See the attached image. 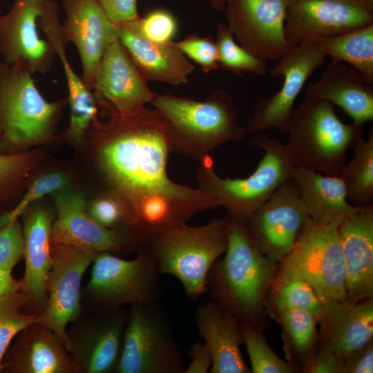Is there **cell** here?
Instances as JSON below:
<instances>
[{"label":"cell","mask_w":373,"mask_h":373,"mask_svg":"<svg viewBox=\"0 0 373 373\" xmlns=\"http://www.w3.org/2000/svg\"><path fill=\"white\" fill-rule=\"evenodd\" d=\"M111 117L99 126V162L113 189L131 213L163 199L206 203L218 202L200 188L178 184L166 173L171 131L165 119L145 106L118 111L104 101Z\"/></svg>","instance_id":"cell-1"},{"label":"cell","mask_w":373,"mask_h":373,"mask_svg":"<svg viewBox=\"0 0 373 373\" xmlns=\"http://www.w3.org/2000/svg\"><path fill=\"white\" fill-rule=\"evenodd\" d=\"M228 244L224 256L209 270L207 291L213 301L262 330L265 301L278 262L264 255L242 222L227 214Z\"/></svg>","instance_id":"cell-2"},{"label":"cell","mask_w":373,"mask_h":373,"mask_svg":"<svg viewBox=\"0 0 373 373\" xmlns=\"http://www.w3.org/2000/svg\"><path fill=\"white\" fill-rule=\"evenodd\" d=\"M151 104L171 131V152L202 162L209 153L230 141H241L248 133L238 124L231 94L216 90L204 100L155 93Z\"/></svg>","instance_id":"cell-3"},{"label":"cell","mask_w":373,"mask_h":373,"mask_svg":"<svg viewBox=\"0 0 373 373\" xmlns=\"http://www.w3.org/2000/svg\"><path fill=\"white\" fill-rule=\"evenodd\" d=\"M285 144L294 166L324 175L338 176L345 155L362 136V126L342 122L334 106L315 98L304 97L294 108Z\"/></svg>","instance_id":"cell-4"},{"label":"cell","mask_w":373,"mask_h":373,"mask_svg":"<svg viewBox=\"0 0 373 373\" xmlns=\"http://www.w3.org/2000/svg\"><path fill=\"white\" fill-rule=\"evenodd\" d=\"M227 244L225 216L202 226L185 224L157 232L151 238L147 251L160 273L177 278L188 298L195 300L207 291L209 270L224 254Z\"/></svg>","instance_id":"cell-5"},{"label":"cell","mask_w":373,"mask_h":373,"mask_svg":"<svg viewBox=\"0 0 373 373\" xmlns=\"http://www.w3.org/2000/svg\"><path fill=\"white\" fill-rule=\"evenodd\" d=\"M250 144L264 151L255 171L245 178H222L215 171L210 157L200 162L198 188L224 207L227 214L244 223L284 182L294 167L285 144L271 136L256 133Z\"/></svg>","instance_id":"cell-6"},{"label":"cell","mask_w":373,"mask_h":373,"mask_svg":"<svg viewBox=\"0 0 373 373\" xmlns=\"http://www.w3.org/2000/svg\"><path fill=\"white\" fill-rule=\"evenodd\" d=\"M337 224L308 218L292 249L277 265L275 276L301 278L327 308L346 301L345 269Z\"/></svg>","instance_id":"cell-7"},{"label":"cell","mask_w":373,"mask_h":373,"mask_svg":"<svg viewBox=\"0 0 373 373\" xmlns=\"http://www.w3.org/2000/svg\"><path fill=\"white\" fill-rule=\"evenodd\" d=\"M182 353L158 302L131 305L116 373H184Z\"/></svg>","instance_id":"cell-8"},{"label":"cell","mask_w":373,"mask_h":373,"mask_svg":"<svg viewBox=\"0 0 373 373\" xmlns=\"http://www.w3.org/2000/svg\"><path fill=\"white\" fill-rule=\"evenodd\" d=\"M61 104L46 101L27 69L0 60V127L4 145L20 147L45 140Z\"/></svg>","instance_id":"cell-9"},{"label":"cell","mask_w":373,"mask_h":373,"mask_svg":"<svg viewBox=\"0 0 373 373\" xmlns=\"http://www.w3.org/2000/svg\"><path fill=\"white\" fill-rule=\"evenodd\" d=\"M92 264L86 291L99 308L158 302L164 296L161 274L147 250L131 260L102 251Z\"/></svg>","instance_id":"cell-10"},{"label":"cell","mask_w":373,"mask_h":373,"mask_svg":"<svg viewBox=\"0 0 373 373\" xmlns=\"http://www.w3.org/2000/svg\"><path fill=\"white\" fill-rule=\"evenodd\" d=\"M325 57L315 41L298 44L278 58L269 73L274 77L283 78L282 87L276 93L258 100L247 120V132L256 134L275 128L287 133L296 99Z\"/></svg>","instance_id":"cell-11"},{"label":"cell","mask_w":373,"mask_h":373,"mask_svg":"<svg viewBox=\"0 0 373 373\" xmlns=\"http://www.w3.org/2000/svg\"><path fill=\"white\" fill-rule=\"evenodd\" d=\"M372 23L370 0H286L285 31L292 46Z\"/></svg>","instance_id":"cell-12"},{"label":"cell","mask_w":373,"mask_h":373,"mask_svg":"<svg viewBox=\"0 0 373 373\" xmlns=\"http://www.w3.org/2000/svg\"><path fill=\"white\" fill-rule=\"evenodd\" d=\"M309 218L291 178L281 184L244 222L260 251L278 262L294 247Z\"/></svg>","instance_id":"cell-13"},{"label":"cell","mask_w":373,"mask_h":373,"mask_svg":"<svg viewBox=\"0 0 373 373\" xmlns=\"http://www.w3.org/2000/svg\"><path fill=\"white\" fill-rule=\"evenodd\" d=\"M97 254L69 245H52L47 302L38 314V322L53 331L66 345L67 326L77 319L81 311L83 276Z\"/></svg>","instance_id":"cell-14"},{"label":"cell","mask_w":373,"mask_h":373,"mask_svg":"<svg viewBox=\"0 0 373 373\" xmlns=\"http://www.w3.org/2000/svg\"><path fill=\"white\" fill-rule=\"evenodd\" d=\"M55 203L57 216L52 227V245L97 253L131 250L138 254L147 250L149 241L140 233L108 229L97 222L86 213L84 200L79 193H59Z\"/></svg>","instance_id":"cell-15"},{"label":"cell","mask_w":373,"mask_h":373,"mask_svg":"<svg viewBox=\"0 0 373 373\" xmlns=\"http://www.w3.org/2000/svg\"><path fill=\"white\" fill-rule=\"evenodd\" d=\"M227 26L236 41L263 59H276L292 46L285 23L286 0H227Z\"/></svg>","instance_id":"cell-16"},{"label":"cell","mask_w":373,"mask_h":373,"mask_svg":"<svg viewBox=\"0 0 373 373\" xmlns=\"http://www.w3.org/2000/svg\"><path fill=\"white\" fill-rule=\"evenodd\" d=\"M48 0H15L10 11L0 17V54L3 61L45 74L53 65L56 52L40 37L39 18Z\"/></svg>","instance_id":"cell-17"},{"label":"cell","mask_w":373,"mask_h":373,"mask_svg":"<svg viewBox=\"0 0 373 373\" xmlns=\"http://www.w3.org/2000/svg\"><path fill=\"white\" fill-rule=\"evenodd\" d=\"M100 312L75 334H67L66 346L78 372H115L123 345L128 311L100 308Z\"/></svg>","instance_id":"cell-18"},{"label":"cell","mask_w":373,"mask_h":373,"mask_svg":"<svg viewBox=\"0 0 373 373\" xmlns=\"http://www.w3.org/2000/svg\"><path fill=\"white\" fill-rule=\"evenodd\" d=\"M66 19L61 24L66 43H73L82 64V80L93 90L102 57L118 39L119 27L112 22L96 0H62Z\"/></svg>","instance_id":"cell-19"},{"label":"cell","mask_w":373,"mask_h":373,"mask_svg":"<svg viewBox=\"0 0 373 373\" xmlns=\"http://www.w3.org/2000/svg\"><path fill=\"white\" fill-rule=\"evenodd\" d=\"M345 269L347 306L373 298V205L338 227Z\"/></svg>","instance_id":"cell-20"},{"label":"cell","mask_w":373,"mask_h":373,"mask_svg":"<svg viewBox=\"0 0 373 373\" xmlns=\"http://www.w3.org/2000/svg\"><path fill=\"white\" fill-rule=\"evenodd\" d=\"M93 91L118 111L151 104L155 93L149 87L117 39L105 50L95 74Z\"/></svg>","instance_id":"cell-21"},{"label":"cell","mask_w":373,"mask_h":373,"mask_svg":"<svg viewBox=\"0 0 373 373\" xmlns=\"http://www.w3.org/2000/svg\"><path fill=\"white\" fill-rule=\"evenodd\" d=\"M3 360V370L16 373H77L66 344L50 329L36 322L17 335Z\"/></svg>","instance_id":"cell-22"},{"label":"cell","mask_w":373,"mask_h":373,"mask_svg":"<svg viewBox=\"0 0 373 373\" xmlns=\"http://www.w3.org/2000/svg\"><path fill=\"white\" fill-rule=\"evenodd\" d=\"M195 321L200 336L213 357L210 373H250L240 352L243 343L240 321L213 300L199 305Z\"/></svg>","instance_id":"cell-23"},{"label":"cell","mask_w":373,"mask_h":373,"mask_svg":"<svg viewBox=\"0 0 373 373\" xmlns=\"http://www.w3.org/2000/svg\"><path fill=\"white\" fill-rule=\"evenodd\" d=\"M118 27L119 41L146 82L175 86L189 82L195 66L173 41L156 44L144 38L128 23Z\"/></svg>","instance_id":"cell-24"},{"label":"cell","mask_w":373,"mask_h":373,"mask_svg":"<svg viewBox=\"0 0 373 373\" xmlns=\"http://www.w3.org/2000/svg\"><path fill=\"white\" fill-rule=\"evenodd\" d=\"M304 97L338 106L360 126L373 120V85L345 63L332 61L321 78L309 86Z\"/></svg>","instance_id":"cell-25"},{"label":"cell","mask_w":373,"mask_h":373,"mask_svg":"<svg viewBox=\"0 0 373 373\" xmlns=\"http://www.w3.org/2000/svg\"><path fill=\"white\" fill-rule=\"evenodd\" d=\"M52 227L50 214L42 208L28 213L23 222L25 271L20 280L21 291L28 297L37 314L44 311L47 302L46 282L52 263Z\"/></svg>","instance_id":"cell-26"},{"label":"cell","mask_w":373,"mask_h":373,"mask_svg":"<svg viewBox=\"0 0 373 373\" xmlns=\"http://www.w3.org/2000/svg\"><path fill=\"white\" fill-rule=\"evenodd\" d=\"M318 343L336 353L346 365L373 341V298L327 309L318 324Z\"/></svg>","instance_id":"cell-27"},{"label":"cell","mask_w":373,"mask_h":373,"mask_svg":"<svg viewBox=\"0 0 373 373\" xmlns=\"http://www.w3.org/2000/svg\"><path fill=\"white\" fill-rule=\"evenodd\" d=\"M39 26L44 32L47 40L59 57L65 73L68 89L70 118L68 135L75 141H79L86 131L96 118L97 99L93 93L78 76L68 62L59 19V8L56 3L48 0L39 20Z\"/></svg>","instance_id":"cell-28"},{"label":"cell","mask_w":373,"mask_h":373,"mask_svg":"<svg viewBox=\"0 0 373 373\" xmlns=\"http://www.w3.org/2000/svg\"><path fill=\"white\" fill-rule=\"evenodd\" d=\"M291 178L298 187L309 217L320 224H339L363 208L348 202L345 185L339 176L294 166Z\"/></svg>","instance_id":"cell-29"},{"label":"cell","mask_w":373,"mask_h":373,"mask_svg":"<svg viewBox=\"0 0 373 373\" xmlns=\"http://www.w3.org/2000/svg\"><path fill=\"white\" fill-rule=\"evenodd\" d=\"M271 315L281 327L286 360L301 371L318 343L317 319L310 312L297 309H281Z\"/></svg>","instance_id":"cell-30"},{"label":"cell","mask_w":373,"mask_h":373,"mask_svg":"<svg viewBox=\"0 0 373 373\" xmlns=\"http://www.w3.org/2000/svg\"><path fill=\"white\" fill-rule=\"evenodd\" d=\"M317 41L325 57L350 64L373 85V23Z\"/></svg>","instance_id":"cell-31"},{"label":"cell","mask_w":373,"mask_h":373,"mask_svg":"<svg viewBox=\"0 0 373 373\" xmlns=\"http://www.w3.org/2000/svg\"><path fill=\"white\" fill-rule=\"evenodd\" d=\"M352 159L345 164L338 176L346 190L347 199L356 207L372 206L373 202V128L367 138L363 135L353 147Z\"/></svg>","instance_id":"cell-32"},{"label":"cell","mask_w":373,"mask_h":373,"mask_svg":"<svg viewBox=\"0 0 373 373\" xmlns=\"http://www.w3.org/2000/svg\"><path fill=\"white\" fill-rule=\"evenodd\" d=\"M265 309L270 314L285 309H302L312 314L318 324L326 314V308L312 286L296 277L275 276L268 291Z\"/></svg>","instance_id":"cell-33"},{"label":"cell","mask_w":373,"mask_h":373,"mask_svg":"<svg viewBox=\"0 0 373 373\" xmlns=\"http://www.w3.org/2000/svg\"><path fill=\"white\" fill-rule=\"evenodd\" d=\"M216 42L220 66L237 75L249 73L264 76L266 74L267 60L253 55L242 47L236 41L227 25L222 22L219 23L216 27Z\"/></svg>","instance_id":"cell-34"},{"label":"cell","mask_w":373,"mask_h":373,"mask_svg":"<svg viewBox=\"0 0 373 373\" xmlns=\"http://www.w3.org/2000/svg\"><path fill=\"white\" fill-rule=\"evenodd\" d=\"M243 343L245 345L253 373H296L300 369L280 358L270 347L262 330L240 321Z\"/></svg>","instance_id":"cell-35"},{"label":"cell","mask_w":373,"mask_h":373,"mask_svg":"<svg viewBox=\"0 0 373 373\" xmlns=\"http://www.w3.org/2000/svg\"><path fill=\"white\" fill-rule=\"evenodd\" d=\"M29 303L21 290L0 297V372L3 360L12 341L23 329L38 322V314H26L21 308Z\"/></svg>","instance_id":"cell-36"},{"label":"cell","mask_w":373,"mask_h":373,"mask_svg":"<svg viewBox=\"0 0 373 373\" xmlns=\"http://www.w3.org/2000/svg\"><path fill=\"white\" fill-rule=\"evenodd\" d=\"M88 213L97 222L108 229L118 230L117 228H124L141 233L126 205L115 194L95 199L89 207Z\"/></svg>","instance_id":"cell-37"},{"label":"cell","mask_w":373,"mask_h":373,"mask_svg":"<svg viewBox=\"0 0 373 373\" xmlns=\"http://www.w3.org/2000/svg\"><path fill=\"white\" fill-rule=\"evenodd\" d=\"M128 23L144 38L156 44H168L178 30V24L171 13L164 9H157Z\"/></svg>","instance_id":"cell-38"},{"label":"cell","mask_w":373,"mask_h":373,"mask_svg":"<svg viewBox=\"0 0 373 373\" xmlns=\"http://www.w3.org/2000/svg\"><path fill=\"white\" fill-rule=\"evenodd\" d=\"M173 43L186 58L200 66L204 73H211L220 67L217 44L212 37L191 34Z\"/></svg>","instance_id":"cell-39"},{"label":"cell","mask_w":373,"mask_h":373,"mask_svg":"<svg viewBox=\"0 0 373 373\" xmlns=\"http://www.w3.org/2000/svg\"><path fill=\"white\" fill-rule=\"evenodd\" d=\"M66 182V176L59 172L48 173L38 178L17 205L0 219V227L10 220L17 219L33 202L59 190Z\"/></svg>","instance_id":"cell-40"},{"label":"cell","mask_w":373,"mask_h":373,"mask_svg":"<svg viewBox=\"0 0 373 373\" xmlns=\"http://www.w3.org/2000/svg\"><path fill=\"white\" fill-rule=\"evenodd\" d=\"M23 228L17 219L0 227V268L11 271L23 256Z\"/></svg>","instance_id":"cell-41"},{"label":"cell","mask_w":373,"mask_h":373,"mask_svg":"<svg viewBox=\"0 0 373 373\" xmlns=\"http://www.w3.org/2000/svg\"><path fill=\"white\" fill-rule=\"evenodd\" d=\"M300 372L345 373V363L333 350L318 343L314 352Z\"/></svg>","instance_id":"cell-42"},{"label":"cell","mask_w":373,"mask_h":373,"mask_svg":"<svg viewBox=\"0 0 373 373\" xmlns=\"http://www.w3.org/2000/svg\"><path fill=\"white\" fill-rule=\"evenodd\" d=\"M108 19L119 25L136 20L140 17L137 0H96Z\"/></svg>","instance_id":"cell-43"},{"label":"cell","mask_w":373,"mask_h":373,"mask_svg":"<svg viewBox=\"0 0 373 373\" xmlns=\"http://www.w3.org/2000/svg\"><path fill=\"white\" fill-rule=\"evenodd\" d=\"M29 161L30 157L24 154L0 153V190L21 175Z\"/></svg>","instance_id":"cell-44"},{"label":"cell","mask_w":373,"mask_h":373,"mask_svg":"<svg viewBox=\"0 0 373 373\" xmlns=\"http://www.w3.org/2000/svg\"><path fill=\"white\" fill-rule=\"evenodd\" d=\"M188 354L191 361L185 368L184 373H207L210 370L213 363V357L205 342L198 341L193 343Z\"/></svg>","instance_id":"cell-45"},{"label":"cell","mask_w":373,"mask_h":373,"mask_svg":"<svg viewBox=\"0 0 373 373\" xmlns=\"http://www.w3.org/2000/svg\"><path fill=\"white\" fill-rule=\"evenodd\" d=\"M373 372V341L370 342L347 365L345 373Z\"/></svg>","instance_id":"cell-46"},{"label":"cell","mask_w":373,"mask_h":373,"mask_svg":"<svg viewBox=\"0 0 373 373\" xmlns=\"http://www.w3.org/2000/svg\"><path fill=\"white\" fill-rule=\"evenodd\" d=\"M21 290V283L15 279L11 271L0 268V297Z\"/></svg>","instance_id":"cell-47"},{"label":"cell","mask_w":373,"mask_h":373,"mask_svg":"<svg viewBox=\"0 0 373 373\" xmlns=\"http://www.w3.org/2000/svg\"><path fill=\"white\" fill-rule=\"evenodd\" d=\"M213 8L218 11L224 12L227 0H210Z\"/></svg>","instance_id":"cell-48"},{"label":"cell","mask_w":373,"mask_h":373,"mask_svg":"<svg viewBox=\"0 0 373 373\" xmlns=\"http://www.w3.org/2000/svg\"><path fill=\"white\" fill-rule=\"evenodd\" d=\"M0 136H1V127H0Z\"/></svg>","instance_id":"cell-49"},{"label":"cell","mask_w":373,"mask_h":373,"mask_svg":"<svg viewBox=\"0 0 373 373\" xmlns=\"http://www.w3.org/2000/svg\"><path fill=\"white\" fill-rule=\"evenodd\" d=\"M371 2H373V0H370Z\"/></svg>","instance_id":"cell-50"},{"label":"cell","mask_w":373,"mask_h":373,"mask_svg":"<svg viewBox=\"0 0 373 373\" xmlns=\"http://www.w3.org/2000/svg\"><path fill=\"white\" fill-rule=\"evenodd\" d=\"M0 17H1V15H0Z\"/></svg>","instance_id":"cell-51"}]
</instances>
